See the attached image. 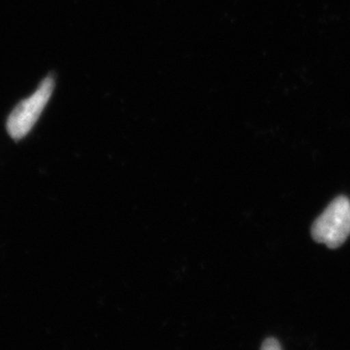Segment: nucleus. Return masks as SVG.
I'll use <instances>...</instances> for the list:
<instances>
[{"label": "nucleus", "mask_w": 350, "mask_h": 350, "mask_svg": "<svg viewBox=\"0 0 350 350\" xmlns=\"http://www.w3.org/2000/svg\"><path fill=\"white\" fill-rule=\"evenodd\" d=\"M350 234V202L338 197L327 206L312 226V236L317 243L329 248H338Z\"/></svg>", "instance_id": "obj_1"}, {"label": "nucleus", "mask_w": 350, "mask_h": 350, "mask_svg": "<svg viewBox=\"0 0 350 350\" xmlns=\"http://www.w3.org/2000/svg\"><path fill=\"white\" fill-rule=\"evenodd\" d=\"M55 88V80L51 75L41 82L40 87L31 97L21 101L7 120V131L12 138L20 140L33 128L36 122L51 99Z\"/></svg>", "instance_id": "obj_2"}, {"label": "nucleus", "mask_w": 350, "mask_h": 350, "mask_svg": "<svg viewBox=\"0 0 350 350\" xmlns=\"http://www.w3.org/2000/svg\"><path fill=\"white\" fill-rule=\"evenodd\" d=\"M260 350H282L280 346L279 341L274 338H269L262 342V349Z\"/></svg>", "instance_id": "obj_3"}]
</instances>
